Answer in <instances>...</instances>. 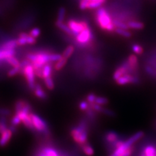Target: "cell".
I'll return each instance as SVG.
<instances>
[{"label":"cell","mask_w":156,"mask_h":156,"mask_svg":"<svg viewBox=\"0 0 156 156\" xmlns=\"http://www.w3.org/2000/svg\"><path fill=\"white\" fill-rule=\"evenodd\" d=\"M70 135L79 146L87 142L89 138V126L85 120L80 121L77 125L73 126L70 130Z\"/></svg>","instance_id":"obj_1"},{"label":"cell","mask_w":156,"mask_h":156,"mask_svg":"<svg viewBox=\"0 0 156 156\" xmlns=\"http://www.w3.org/2000/svg\"><path fill=\"white\" fill-rule=\"evenodd\" d=\"M96 21L99 26L105 30L112 32L115 31V26L109 13L104 8H99L96 12Z\"/></svg>","instance_id":"obj_2"},{"label":"cell","mask_w":156,"mask_h":156,"mask_svg":"<svg viewBox=\"0 0 156 156\" xmlns=\"http://www.w3.org/2000/svg\"><path fill=\"white\" fill-rule=\"evenodd\" d=\"M30 116L37 132L44 135L46 138H48L51 135V132L47 122L44 120L41 116L33 113V112L30 113Z\"/></svg>","instance_id":"obj_3"},{"label":"cell","mask_w":156,"mask_h":156,"mask_svg":"<svg viewBox=\"0 0 156 156\" xmlns=\"http://www.w3.org/2000/svg\"><path fill=\"white\" fill-rule=\"evenodd\" d=\"M33 156H69L67 152L57 149L50 144H44L39 146Z\"/></svg>","instance_id":"obj_4"},{"label":"cell","mask_w":156,"mask_h":156,"mask_svg":"<svg viewBox=\"0 0 156 156\" xmlns=\"http://www.w3.org/2000/svg\"><path fill=\"white\" fill-rule=\"evenodd\" d=\"M22 74L26 78L27 83L29 89L33 90L35 89L36 83H35V73L34 68L31 63L29 64L22 68Z\"/></svg>","instance_id":"obj_5"},{"label":"cell","mask_w":156,"mask_h":156,"mask_svg":"<svg viewBox=\"0 0 156 156\" xmlns=\"http://www.w3.org/2000/svg\"><path fill=\"white\" fill-rule=\"evenodd\" d=\"M94 39V35L89 26L76 36L77 43L81 46H86Z\"/></svg>","instance_id":"obj_6"},{"label":"cell","mask_w":156,"mask_h":156,"mask_svg":"<svg viewBox=\"0 0 156 156\" xmlns=\"http://www.w3.org/2000/svg\"><path fill=\"white\" fill-rule=\"evenodd\" d=\"M121 139L120 136L114 131H109L104 135V140L106 146L108 147L109 152H113L115 148V144Z\"/></svg>","instance_id":"obj_7"},{"label":"cell","mask_w":156,"mask_h":156,"mask_svg":"<svg viewBox=\"0 0 156 156\" xmlns=\"http://www.w3.org/2000/svg\"><path fill=\"white\" fill-rule=\"evenodd\" d=\"M119 85H126L128 84H136L139 83V78L137 76H133L130 74H126L121 76L116 81Z\"/></svg>","instance_id":"obj_8"},{"label":"cell","mask_w":156,"mask_h":156,"mask_svg":"<svg viewBox=\"0 0 156 156\" xmlns=\"http://www.w3.org/2000/svg\"><path fill=\"white\" fill-rule=\"evenodd\" d=\"M14 111L15 113L19 111H24L28 113L32 112V106L27 101L23 99H19L14 104Z\"/></svg>","instance_id":"obj_9"},{"label":"cell","mask_w":156,"mask_h":156,"mask_svg":"<svg viewBox=\"0 0 156 156\" xmlns=\"http://www.w3.org/2000/svg\"><path fill=\"white\" fill-rule=\"evenodd\" d=\"M68 26L70 27L74 33V37H76L78 34L81 33L83 29L88 26L87 23L85 22H77L74 20L68 21Z\"/></svg>","instance_id":"obj_10"},{"label":"cell","mask_w":156,"mask_h":156,"mask_svg":"<svg viewBox=\"0 0 156 156\" xmlns=\"http://www.w3.org/2000/svg\"><path fill=\"white\" fill-rule=\"evenodd\" d=\"M16 39L18 46H24L26 44H33L36 42V38L31 37L29 34L26 33H20Z\"/></svg>","instance_id":"obj_11"},{"label":"cell","mask_w":156,"mask_h":156,"mask_svg":"<svg viewBox=\"0 0 156 156\" xmlns=\"http://www.w3.org/2000/svg\"><path fill=\"white\" fill-rule=\"evenodd\" d=\"M13 133L9 128L0 134V147L4 148L9 143Z\"/></svg>","instance_id":"obj_12"},{"label":"cell","mask_w":156,"mask_h":156,"mask_svg":"<svg viewBox=\"0 0 156 156\" xmlns=\"http://www.w3.org/2000/svg\"><path fill=\"white\" fill-rule=\"evenodd\" d=\"M144 136V133L142 131H139L134 133L133 135H131L130 137H129L128 139L125 140V142L126 144L131 146L135 145V144L142 139L143 136Z\"/></svg>","instance_id":"obj_13"},{"label":"cell","mask_w":156,"mask_h":156,"mask_svg":"<svg viewBox=\"0 0 156 156\" xmlns=\"http://www.w3.org/2000/svg\"><path fill=\"white\" fill-rule=\"evenodd\" d=\"M34 94L37 98L40 100H46L48 98V95L46 92L42 89L40 84H36L35 89L33 90Z\"/></svg>","instance_id":"obj_14"},{"label":"cell","mask_w":156,"mask_h":156,"mask_svg":"<svg viewBox=\"0 0 156 156\" xmlns=\"http://www.w3.org/2000/svg\"><path fill=\"white\" fill-rule=\"evenodd\" d=\"M15 53V50H4L0 48V62L5 61L10 57L14 56Z\"/></svg>","instance_id":"obj_15"},{"label":"cell","mask_w":156,"mask_h":156,"mask_svg":"<svg viewBox=\"0 0 156 156\" xmlns=\"http://www.w3.org/2000/svg\"><path fill=\"white\" fill-rule=\"evenodd\" d=\"M18 46L16 40H9L3 42L0 44V48L4 49V50H14Z\"/></svg>","instance_id":"obj_16"},{"label":"cell","mask_w":156,"mask_h":156,"mask_svg":"<svg viewBox=\"0 0 156 156\" xmlns=\"http://www.w3.org/2000/svg\"><path fill=\"white\" fill-rule=\"evenodd\" d=\"M129 65L131 72H135L138 67V59L134 55H131L127 61Z\"/></svg>","instance_id":"obj_17"},{"label":"cell","mask_w":156,"mask_h":156,"mask_svg":"<svg viewBox=\"0 0 156 156\" xmlns=\"http://www.w3.org/2000/svg\"><path fill=\"white\" fill-rule=\"evenodd\" d=\"M56 26L59 28L62 31L65 32L68 35H69L70 36L74 37V33H73V31H72V29L70 28V27L68 26L66 24L64 23L63 22H56Z\"/></svg>","instance_id":"obj_18"},{"label":"cell","mask_w":156,"mask_h":156,"mask_svg":"<svg viewBox=\"0 0 156 156\" xmlns=\"http://www.w3.org/2000/svg\"><path fill=\"white\" fill-rule=\"evenodd\" d=\"M80 147L81 148L83 152V153L87 156H92L94 154L93 148H92V146L90 145L88 143L81 145Z\"/></svg>","instance_id":"obj_19"},{"label":"cell","mask_w":156,"mask_h":156,"mask_svg":"<svg viewBox=\"0 0 156 156\" xmlns=\"http://www.w3.org/2000/svg\"><path fill=\"white\" fill-rule=\"evenodd\" d=\"M52 74V67L50 65L46 64V65L44 66L42 68V78L48 77L50 76H51Z\"/></svg>","instance_id":"obj_20"},{"label":"cell","mask_w":156,"mask_h":156,"mask_svg":"<svg viewBox=\"0 0 156 156\" xmlns=\"http://www.w3.org/2000/svg\"><path fill=\"white\" fill-rule=\"evenodd\" d=\"M128 26L129 28L133 29H143L144 27V23L140 22H135V21H131L128 23Z\"/></svg>","instance_id":"obj_21"},{"label":"cell","mask_w":156,"mask_h":156,"mask_svg":"<svg viewBox=\"0 0 156 156\" xmlns=\"http://www.w3.org/2000/svg\"><path fill=\"white\" fill-rule=\"evenodd\" d=\"M105 2L106 0H100V1L90 2L89 3V5H88V9H92L100 8Z\"/></svg>","instance_id":"obj_22"},{"label":"cell","mask_w":156,"mask_h":156,"mask_svg":"<svg viewBox=\"0 0 156 156\" xmlns=\"http://www.w3.org/2000/svg\"><path fill=\"white\" fill-rule=\"evenodd\" d=\"M44 84L48 89L51 90L54 89L55 83L51 76L44 78Z\"/></svg>","instance_id":"obj_23"},{"label":"cell","mask_w":156,"mask_h":156,"mask_svg":"<svg viewBox=\"0 0 156 156\" xmlns=\"http://www.w3.org/2000/svg\"><path fill=\"white\" fill-rule=\"evenodd\" d=\"M5 61L7 62V64L11 65L12 67H18L20 66V61L16 57H14V56H12L7 58Z\"/></svg>","instance_id":"obj_24"},{"label":"cell","mask_w":156,"mask_h":156,"mask_svg":"<svg viewBox=\"0 0 156 156\" xmlns=\"http://www.w3.org/2000/svg\"><path fill=\"white\" fill-rule=\"evenodd\" d=\"M67 62V59L65 57H62L61 59H59L58 61H57V62L55 63V65L54 66L55 69L56 70H61L62 68L65 66V65L66 64Z\"/></svg>","instance_id":"obj_25"},{"label":"cell","mask_w":156,"mask_h":156,"mask_svg":"<svg viewBox=\"0 0 156 156\" xmlns=\"http://www.w3.org/2000/svg\"><path fill=\"white\" fill-rule=\"evenodd\" d=\"M74 51V47L73 46H69L65 49L64 51H63L62 56L63 57L66 58V59H68V58L73 54Z\"/></svg>","instance_id":"obj_26"},{"label":"cell","mask_w":156,"mask_h":156,"mask_svg":"<svg viewBox=\"0 0 156 156\" xmlns=\"http://www.w3.org/2000/svg\"><path fill=\"white\" fill-rule=\"evenodd\" d=\"M115 32L119 34L120 35L123 36L124 37L126 38H129L131 37V33L128 31L127 29H120V28H116L115 29Z\"/></svg>","instance_id":"obj_27"},{"label":"cell","mask_w":156,"mask_h":156,"mask_svg":"<svg viewBox=\"0 0 156 156\" xmlns=\"http://www.w3.org/2000/svg\"><path fill=\"white\" fill-rule=\"evenodd\" d=\"M94 103L96 104H98L100 105L104 106V105H105L109 103V100H108V99L107 98H105V97H103V96H97Z\"/></svg>","instance_id":"obj_28"},{"label":"cell","mask_w":156,"mask_h":156,"mask_svg":"<svg viewBox=\"0 0 156 156\" xmlns=\"http://www.w3.org/2000/svg\"><path fill=\"white\" fill-rule=\"evenodd\" d=\"M22 70V67L21 66H18V67H12L11 70H9L7 72V76L9 77H13L18 74V73H20Z\"/></svg>","instance_id":"obj_29"},{"label":"cell","mask_w":156,"mask_h":156,"mask_svg":"<svg viewBox=\"0 0 156 156\" xmlns=\"http://www.w3.org/2000/svg\"><path fill=\"white\" fill-rule=\"evenodd\" d=\"M65 14H66V9L64 7L59 8L58 11V16H57V22H62L65 17Z\"/></svg>","instance_id":"obj_30"},{"label":"cell","mask_w":156,"mask_h":156,"mask_svg":"<svg viewBox=\"0 0 156 156\" xmlns=\"http://www.w3.org/2000/svg\"><path fill=\"white\" fill-rule=\"evenodd\" d=\"M10 123H11V125H12V126L17 127L19 125H20V124L22 123V121H21L20 119L19 118V116L16 114H14L12 116L11 121H10Z\"/></svg>","instance_id":"obj_31"},{"label":"cell","mask_w":156,"mask_h":156,"mask_svg":"<svg viewBox=\"0 0 156 156\" xmlns=\"http://www.w3.org/2000/svg\"><path fill=\"white\" fill-rule=\"evenodd\" d=\"M90 105L87 101H81L79 104V108L81 111L85 112L89 109Z\"/></svg>","instance_id":"obj_32"},{"label":"cell","mask_w":156,"mask_h":156,"mask_svg":"<svg viewBox=\"0 0 156 156\" xmlns=\"http://www.w3.org/2000/svg\"><path fill=\"white\" fill-rule=\"evenodd\" d=\"M113 23H114L115 27L120 28V29H129L128 24H126L122 22H120L118 20H115V21H113Z\"/></svg>","instance_id":"obj_33"},{"label":"cell","mask_w":156,"mask_h":156,"mask_svg":"<svg viewBox=\"0 0 156 156\" xmlns=\"http://www.w3.org/2000/svg\"><path fill=\"white\" fill-rule=\"evenodd\" d=\"M29 35H30L31 37L33 38H37V37H39V35H41V29L38 28V27H35L30 31L29 32Z\"/></svg>","instance_id":"obj_34"},{"label":"cell","mask_w":156,"mask_h":156,"mask_svg":"<svg viewBox=\"0 0 156 156\" xmlns=\"http://www.w3.org/2000/svg\"><path fill=\"white\" fill-rule=\"evenodd\" d=\"M132 50L135 53H136V54H139V55L142 54V53H143V47L139 44H136L132 46Z\"/></svg>","instance_id":"obj_35"},{"label":"cell","mask_w":156,"mask_h":156,"mask_svg":"<svg viewBox=\"0 0 156 156\" xmlns=\"http://www.w3.org/2000/svg\"><path fill=\"white\" fill-rule=\"evenodd\" d=\"M96 95L94 93H90L87 96V101L89 102V104H93L95 102L96 98Z\"/></svg>","instance_id":"obj_36"},{"label":"cell","mask_w":156,"mask_h":156,"mask_svg":"<svg viewBox=\"0 0 156 156\" xmlns=\"http://www.w3.org/2000/svg\"><path fill=\"white\" fill-rule=\"evenodd\" d=\"M90 2V0H81L80 3V9L81 10H85L88 9V5Z\"/></svg>","instance_id":"obj_37"},{"label":"cell","mask_w":156,"mask_h":156,"mask_svg":"<svg viewBox=\"0 0 156 156\" xmlns=\"http://www.w3.org/2000/svg\"><path fill=\"white\" fill-rule=\"evenodd\" d=\"M62 57V56L60 54H55V53H53V54L50 55V61L51 62H55L57 61Z\"/></svg>","instance_id":"obj_38"},{"label":"cell","mask_w":156,"mask_h":156,"mask_svg":"<svg viewBox=\"0 0 156 156\" xmlns=\"http://www.w3.org/2000/svg\"><path fill=\"white\" fill-rule=\"evenodd\" d=\"M11 114V110L6 108H0V115L1 116H9Z\"/></svg>","instance_id":"obj_39"},{"label":"cell","mask_w":156,"mask_h":156,"mask_svg":"<svg viewBox=\"0 0 156 156\" xmlns=\"http://www.w3.org/2000/svg\"><path fill=\"white\" fill-rule=\"evenodd\" d=\"M92 1H100V0H90V2H92Z\"/></svg>","instance_id":"obj_40"},{"label":"cell","mask_w":156,"mask_h":156,"mask_svg":"<svg viewBox=\"0 0 156 156\" xmlns=\"http://www.w3.org/2000/svg\"><path fill=\"white\" fill-rule=\"evenodd\" d=\"M155 124H156V123H155Z\"/></svg>","instance_id":"obj_41"}]
</instances>
